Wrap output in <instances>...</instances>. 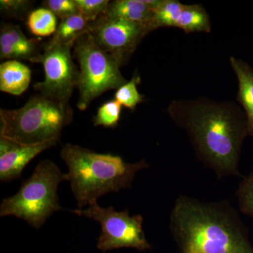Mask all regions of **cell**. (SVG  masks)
<instances>
[{"label": "cell", "instance_id": "cell-1", "mask_svg": "<svg viewBox=\"0 0 253 253\" xmlns=\"http://www.w3.org/2000/svg\"><path fill=\"white\" fill-rule=\"evenodd\" d=\"M167 113L186 131L199 161L219 179L240 176L241 149L249 136L240 105L206 97L174 99Z\"/></svg>", "mask_w": 253, "mask_h": 253}, {"label": "cell", "instance_id": "cell-2", "mask_svg": "<svg viewBox=\"0 0 253 253\" xmlns=\"http://www.w3.org/2000/svg\"><path fill=\"white\" fill-rule=\"evenodd\" d=\"M181 253H253L247 229L227 201L204 202L181 195L170 215Z\"/></svg>", "mask_w": 253, "mask_h": 253}, {"label": "cell", "instance_id": "cell-3", "mask_svg": "<svg viewBox=\"0 0 253 253\" xmlns=\"http://www.w3.org/2000/svg\"><path fill=\"white\" fill-rule=\"evenodd\" d=\"M61 156L80 209L108 193L131 188L136 173L149 167L145 160L126 163L121 156L97 154L71 144L63 146Z\"/></svg>", "mask_w": 253, "mask_h": 253}, {"label": "cell", "instance_id": "cell-4", "mask_svg": "<svg viewBox=\"0 0 253 253\" xmlns=\"http://www.w3.org/2000/svg\"><path fill=\"white\" fill-rule=\"evenodd\" d=\"M73 116L69 105L34 96L19 109L0 110V137L28 146L59 142Z\"/></svg>", "mask_w": 253, "mask_h": 253}, {"label": "cell", "instance_id": "cell-5", "mask_svg": "<svg viewBox=\"0 0 253 253\" xmlns=\"http://www.w3.org/2000/svg\"><path fill=\"white\" fill-rule=\"evenodd\" d=\"M63 181H68L67 174L61 172L54 162L41 161L18 192L3 199L0 217L14 216L40 229L53 213L62 210L57 190Z\"/></svg>", "mask_w": 253, "mask_h": 253}, {"label": "cell", "instance_id": "cell-6", "mask_svg": "<svg viewBox=\"0 0 253 253\" xmlns=\"http://www.w3.org/2000/svg\"><path fill=\"white\" fill-rule=\"evenodd\" d=\"M73 46L79 63L78 108L84 111L97 96L118 89L126 81L120 71L118 61L100 48L89 33L81 37Z\"/></svg>", "mask_w": 253, "mask_h": 253}, {"label": "cell", "instance_id": "cell-7", "mask_svg": "<svg viewBox=\"0 0 253 253\" xmlns=\"http://www.w3.org/2000/svg\"><path fill=\"white\" fill-rule=\"evenodd\" d=\"M71 212L101 224V233L97 243L100 251L131 248L144 251L151 249L143 229L144 218L141 214L130 216L128 211H117L113 206L103 208L97 201L91 203L85 209L79 208Z\"/></svg>", "mask_w": 253, "mask_h": 253}, {"label": "cell", "instance_id": "cell-8", "mask_svg": "<svg viewBox=\"0 0 253 253\" xmlns=\"http://www.w3.org/2000/svg\"><path fill=\"white\" fill-rule=\"evenodd\" d=\"M71 47L51 44L48 42L36 63H42L45 77L33 87L43 96L68 104L77 87L79 69L71 56Z\"/></svg>", "mask_w": 253, "mask_h": 253}, {"label": "cell", "instance_id": "cell-9", "mask_svg": "<svg viewBox=\"0 0 253 253\" xmlns=\"http://www.w3.org/2000/svg\"><path fill=\"white\" fill-rule=\"evenodd\" d=\"M151 31L149 24L123 21L104 14L90 23L89 33L96 44L111 55L121 66Z\"/></svg>", "mask_w": 253, "mask_h": 253}, {"label": "cell", "instance_id": "cell-10", "mask_svg": "<svg viewBox=\"0 0 253 253\" xmlns=\"http://www.w3.org/2000/svg\"><path fill=\"white\" fill-rule=\"evenodd\" d=\"M57 143L51 141L28 146L0 137V179L9 181L18 179L33 158Z\"/></svg>", "mask_w": 253, "mask_h": 253}, {"label": "cell", "instance_id": "cell-11", "mask_svg": "<svg viewBox=\"0 0 253 253\" xmlns=\"http://www.w3.org/2000/svg\"><path fill=\"white\" fill-rule=\"evenodd\" d=\"M42 53L38 41L28 39L16 25L3 23L0 30L1 59L28 60L36 63Z\"/></svg>", "mask_w": 253, "mask_h": 253}, {"label": "cell", "instance_id": "cell-12", "mask_svg": "<svg viewBox=\"0 0 253 253\" xmlns=\"http://www.w3.org/2000/svg\"><path fill=\"white\" fill-rule=\"evenodd\" d=\"M238 81L237 101L246 115L249 136L253 137V68L235 56L229 58Z\"/></svg>", "mask_w": 253, "mask_h": 253}, {"label": "cell", "instance_id": "cell-13", "mask_svg": "<svg viewBox=\"0 0 253 253\" xmlns=\"http://www.w3.org/2000/svg\"><path fill=\"white\" fill-rule=\"evenodd\" d=\"M31 81V70L20 61L8 60L0 65L1 91L19 96L28 89Z\"/></svg>", "mask_w": 253, "mask_h": 253}, {"label": "cell", "instance_id": "cell-14", "mask_svg": "<svg viewBox=\"0 0 253 253\" xmlns=\"http://www.w3.org/2000/svg\"><path fill=\"white\" fill-rule=\"evenodd\" d=\"M154 14V10L151 9L144 0H116L111 1L105 14L110 18L149 24L150 27V23Z\"/></svg>", "mask_w": 253, "mask_h": 253}, {"label": "cell", "instance_id": "cell-15", "mask_svg": "<svg viewBox=\"0 0 253 253\" xmlns=\"http://www.w3.org/2000/svg\"><path fill=\"white\" fill-rule=\"evenodd\" d=\"M90 23L81 15H76L61 20L52 38L51 44L72 48L81 37L89 33Z\"/></svg>", "mask_w": 253, "mask_h": 253}, {"label": "cell", "instance_id": "cell-16", "mask_svg": "<svg viewBox=\"0 0 253 253\" xmlns=\"http://www.w3.org/2000/svg\"><path fill=\"white\" fill-rule=\"evenodd\" d=\"M175 28L186 33H211V18L204 6L201 4H184Z\"/></svg>", "mask_w": 253, "mask_h": 253}, {"label": "cell", "instance_id": "cell-17", "mask_svg": "<svg viewBox=\"0 0 253 253\" xmlns=\"http://www.w3.org/2000/svg\"><path fill=\"white\" fill-rule=\"evenodd\" d=\"M27 23L30 31L36 36H49L54 34L57 29L56 16L45 7L31 11Z\"/></svg>", "mask_w": 253, "mask_h": 253}, {"label": "cell", "instance_id": "cell-18", "mask_svg": "<svg viewBox=\"0 0 253 253\" xmlns=\"http://www.w3.org/2000/svg\"><path fill=\"white\" fill-rule=\"evenodd\" d=\"M184 5L177 0H163L154 10V16L150 23L153 31L162 27L175 28Z\"/></svg>", "mask_w": 253, "mask_h": 253}, {"label": "cell", "instance_id": "cell-19", "mask_svg": "<svg viewBox=\"0 0 253 253\" xmlns=\"http://www.w3.org/2000/svg\"><path fill=\"white\" fill-rule=\"evenodd\" d=\"M140 76L134 74L130 81L116 89L115 100L124 107L134 111L136 106L144 101V96L138 90V84L140 83Z\"/></svg>", "mask_w": 253, "mask_h": 253}, {"label": "cell", "instance_id": "cell-20", "mask_svg": "<svg viewBox=\"0 0 253 253\" xmlns=\"http://www.w3.org/2000/svg\"><path fill=\"white\" fill-rule=\"evenodd\" d=\"M122 112V106L113 99L100 106L93 120L94 126L115 127L118 126Z\"/></svg>", "mask_w": 253, "mask_h": 253}, {"label": "cell", "instance_id": "cell-21", "mask_svg": "<svg viewBox=\"0 0 253 253\" xmlns=\"http://www.w3.org/2000/svg\"><path fill=\"white\" fill-rule=\"evenodd\" d=\"M80 11V15L89 23L94 22L106 14L109 0H75Z\"/></svg>", "mask_w": 253, "mask_h": 253}, {"label": "cell", "instance_id": "cell-22", "mask_svg": "<svg viewBox=\"0 0 253 253\" xmlns=\"http://www.w3.org/2000/svg\"><path fill=\"white\" fill-rule=\"evenodd\" d=\"M236 196L241 212L253 218V170L241 181Z\"/></svg>", "mask_w": 253, "mask_h": 253}, {"label": "cell", "instance_id": "cell-23", "mask_svg": "<svg viewBox=\"0 0 253 253\" xmlns=\"http://www.w3.org/2000/svg\"><path fill=\"white\" fill-rule=\"evenodd\" d=\"M43 5L61 20L80 15L75 0H46L43 1Z\"/></svg>", "mask_w": 253, "mask_h": 253}, {"label": "cell", "instance_id": "cell-24", "mask_svg": "<svg viewBox=\"0 0 253 253\" xmlns=\"http://www.w3.org/2000/svg\"><path fill=\"white\" fill-rule=\"evenodd\" d=\"M31 3L25 0H1L0 6L3 12L10 16L21 17L29 9Z\"/></svg>", "mask_w": 253, "mask_h": 253}]
</instances>
